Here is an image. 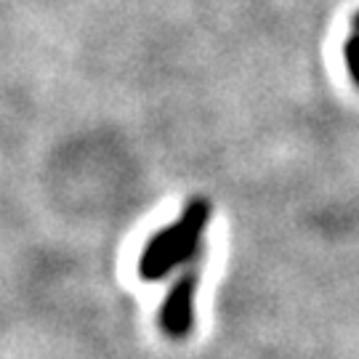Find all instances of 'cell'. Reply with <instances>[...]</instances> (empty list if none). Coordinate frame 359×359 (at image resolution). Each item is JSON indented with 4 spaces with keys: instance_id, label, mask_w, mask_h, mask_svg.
<instances>
[{
    "instance_id": "3",
    "label": "cell",
    "mask_w": 359,
    "mask_h": 359,
    "mask_svg": "<svg viewBox=\"0 0 359 359\" xmlns=\"http://www.w3.org/2000/svg\"><path fill=\"white\" fill-rule=\"evenodd\" d=\"M344 56H346L348 75H351V80L357 83V88H359V32H354V35L344 43Z\"/></svg>"
},
{
    "instance_id": "1",
    "label": "cell",
    "mask_w": 359,
    "mask_h": 359,
    "mask_svg": "<svg viewBox=\"0 0 359 359\" xmlns=\"http://www.w3.org/2000/svg\"><path fill=\"white\" fill-rule=\"evenodd\" d=\"M208 218H210V203L208 200H192L176 224L157 231L147 243L142 261H139V271H142L144 280H160L170 269L187 264L200 250Z\"/></svg>"
},
{
    "instance_id": "4",
    "label": "cell",
    "mask_w": 359,
    "mask_h": 359,
    "mask_svg": "<svg viewBox=\"0 0 359 359\" xmlns=\"http://www.w3.org/2000/svg\"><path fill=\"white\" fill-rule=\"evenodd\" d=\"M354 29H357V32H359V11L354 13Z\"/></svg>"
},
{
    "instance_id": "2",
    "label": "cell",
    "mask_w": 359,
    "mask_h": 359,
    "mask_svg": "<svg viewBox=\"0 0 359 359\" xmlns=\"http://www.w3.org/2000/svg\"><path fill=\"white\" fill-rule=\"evenodd\" d=\"M200 285V271L187 269L176 283L170 285L165 295V304L160 311V325L170 338H184L189 335L194 325V295Z\"/></svg>"
}]
</instances>
